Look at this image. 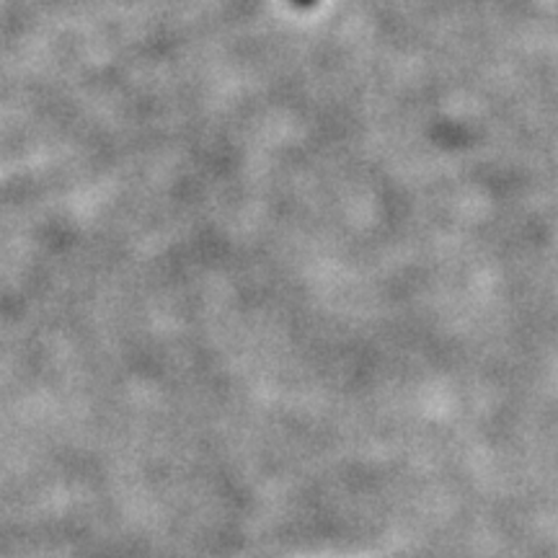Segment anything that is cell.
<instances>
[{"mask_svg":"<svg viewBox=\"0 0 558 558\" xmlns=\"http://www.w3.org/2000/svg\"><path fill=\"white\" fill-rule=\"evenodd\" d=\"M313 3H316V0H295V5H300V9H308Z\"/></svg>","mask_w":558,"mask_h":558,"instance_id":"1","label":"cell"}]
</instances>
